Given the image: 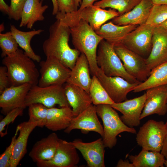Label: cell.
<instances>
[{
  "label": "cell",
  "instance_id": "cell-14",
  "mask_svg": "<svg viewBox=\"0 0 167 167\" xmlns=\"http://www.w3.org/2000/svg\"><path fill=\"white\" fill-rule=\"evenodd\" d=\"M96 105L91 104L88 108L72 119L69 126L64 130L69 134L74 129H79L84 134L94 131L100 134L102 138L104 135L103 127L99 121Z\"/></svg>",
  "mask_w": 167,
  "mask_h": 167
},
{
  "label": "cell",
  "instance_id": "cell-17",
  "mask_svg": "<svg viewBox=\"0 0 167 167\" xmlns=\"http://www.w3.org/2000/svg\"><path fill=\"white\" fill-rule=\"evenodd\" d=\"M70 142L80 151L88 167H105V147L102 138L89 143L83 142L79 139H75Z\"/></svg>",
  "mask_w": 167,
  "mask_h": 167
},
{
  "label": "cell",
  "instance_id": "cell-21",
  "mask_svg": "<svg viewBox=\"0 0 167 167\" xmlns=\"http://www.w3.org/2000/svg\"><path fill=\"white\" fill-rule=\"evenodd\" d=\"M64 87L67 100L72 108L74 117L92 104L89 93L83 88L67 83Z\"/></svg>",
  "mask_w": 167,
  "mask_h": 167
},
{
  "label": "cell",
  "instance_id": "cell-13",
  "mask_svg": "<svg viewBox=\"0 0 167 167\" xmlns=\"http://www.w3.org/2000/svg\"><path fill=\"white\" fill-rule=\"evenodd\" d=\"M97 77L110 97L115 103L127 100L128 93L133 91L140 84L131 83L119 76H107L100 68Z\"/></svg>",
  "mask_w": 167,
  "mask_h": 167
},
{
  "label": "cell",
  "instance_id": "cell-40",
  "mask_svg": "<svg viewBox=\"0 0 167 167\" xmlns=\"http://www.w3.org/2000/svg\"><path fill=\"white\" fill-rule=\"evenodd\" d=\"M7 69L5 66L0 67V94L10 87Z\"/></svg>",
  "mask_w": 167,
  "mask_h": 167
},
{
  "label": "cell",
  "instance_id": "cell-37",
  "mask_svg": "<svg viewBox=\"0 0 167 167\" xmlns=\"http://www.w3.org/2000/svg\"><path fill=\"white\" fill-rule=\"evenodd\" d=\"M19 131V128L17 126L15 134L12 138L10 144L6 148L5 151L0 156V167H11V159L12 155L13 148L16 139V137Z\"/></svg>",
  "mask_w": 167,
  "mask_h": 167
},
{
  "label": "cell",
  "instance_id": "cell-46",
  "mask_svg": "<svg viewBox=\"0 0 167 167\" xmlns=\"http://www.w3.org/2000/svg\"><path fill=\"white\" fill-rule=\"evenodd\" d=\"M154 5H167V0H151Z\"/></svg>",
  "mask_w": 167,
  "mask_h": 167
},
{
  "label": "cell",
  "instance_id": "cell-5",
  "mask_svg": "<svg viewBox=\"0 0 167 167\" xmlns=\"http://www.w3.org/2000/svg\"><path fill=\"white\" fill-rule=\"evenodd\" d=\"M97 51L96 60L99 68L109 77L119 76L131 83H142L129 74L115 52L114 45L102 40Z\"/></svg>",
  "mask_w": 167,
  "mask_h": 167
},
{
  "label": "cell",
  "instance_id": "cell-36",
  "mask_svg": "<svg viewBox=\"0 0 167 167\" xmlns=\"http://www.w3.org/2000/svg\"><path fill=\"white\" fill-rule=\"evenodd\" d=\"M24 108H17L14 109L8 112L6 116L0 122V134L2 137L6 135L4 132L5 127L8 126L11 123L13 122L15 118L19 116H21Z\"/></svg>",
  "mask_w": 167,
  "mask_h": 167
},
{
  "label": "cell",
  "instance_id": "cell-34",
  "mask_svg": "<svg viewBox=\"0 0 167 167\" xmlns=\"http://www.w3.org/2000/svg\"><path fill=\"white\" fill-rule=\"evenodd\" d=\"M19 45L10 31L0 34V47L1 56L4 58L16 52Z\"/></svg>",
  "mask_w": 167,
  "mask_h": 167
},
{
  "label": "cell",
  "instance_id": "cell-6",
  "mask_svg": "<svg viewBox=\"0 0 167 167\" xmlns=\"http://www.w3.org/2000/svg\"><path fill=\"white\" fill-rule=\"evenodd\" d=\"M37 103L41 104L48 108L57 105L60 107H70L64 87L61 85L45 87L38 85L32 86L26 97L25 107L26 108L31 104Z\"/></svg>",
  "mask_w": 167,
  "mask_h": 167
},
{
  "label": "cell",
  "instance_id": "cell-16",
  "mask_svg": "<svg viewBox=\"0 0 167 167\" xmlns=\"http://www.w3.org/2000/svg\"><path fill=\"white\" fill-rule=\"evenodd\" d=\"M146 97L145 93L137 97L120 103H114L111 105L122 114L120 118L124 124L131 127H137L140 124V116Z\"/></svg>",
  "mask_w": 167,
  "mask_h": 167
},
{
  "label": "cell",
  "instance_id": "cell-26",
  "mask_svg": "<svg viewBox=\"0 0 167 167\" xmlns=\"http://www.w3.org/2000/svg\"><path fill=\"white\" fill-rule=\"evenodd\" d=\"M42 0H27L22 13L20 27L31 29L35 22L44 20L43 14L49 6L42 5Z\"/></svg>",
  "mask_w": 167,
  "mask_h": 167
},
{
  "label": "cell",
  "instance_id": "cell-49",
  "mask_svg": "<svg viewBox=\"0 0 167 167\" xmlns=\"http://www.w3.org/2000/svg\"><path fill=\"white\" fill-rule=\"evenodd\" d=\"M4 25L3 24H2L0 25V32H2L4 30Z\"/></svg>",
  "mask_w": 167,
  "mask_h": 167
},
{
  "label": "cell",
  "instance_id": "cell-24",
  "mask_svg": "<svg viewBox=\"0 0 167 167\" xmlns=\"http://www.w3.org/2000/svg\"><path fill=\"white\" fill-rule=\"evenodd\" d=\"M37 122H24L18 126L19 132L16 138L11 159V167H16L26 153L27 146L28 137L36 127L38 126Z\"/></svg>",
  "mask_w": 167,
  "mask_h": 167
},
{
  "label": "cell",
  "instance_id": "cell-7",
  "mask_svg": "<svg viewBox=\"0 0 167 167\" xmlns=\"http://www.w3.org/2000/svg\"><path fill=\"white\" fill-rule=\"evenodd\" d=\"M167 137L164 122L150 119L140 128L136 139L142 150L160 152Z\"/></svg>",
  "mask_w": 167,
  "mask_h": 167
},
{
  "label": "cell",
  "instance_id": "cell-1",
  "mask_svg": "<svg viewBox=\"0 0 167 167\" xmlns=\"http://www.w3.org/2000/svg\"><path fill=\"white\" fill-rule=\"evenodd\" d=\"M49 37L44 42L42 48L47 58L57 60L71 70L74 66L80 52L69 44V27L56 20L50 26Z\"/></svg>",
  "mask_w": 167,
  "mask_h": 167
},
{
  "label": "cell",
  "instance_id": "cell-39",
  "mask_svg": "<svg viewBox=\"0 0 167 167\" xmlns=\"http://www.w3.org/2000/svg\"><path fill=\"white\" fill-rule=\"evenodd\" d=\"M58 12L61 14L71 13L77 11L74 0H57Z\"/></svg>",
  "mask_w": 167,
  "mask_h": 167
},
{
  "label": "cell",
  "instance_id": "cell-41",
  "mask_svg": "<svg viewBox=\"0 0 167 167\" xmlns=\"http://www.w3.org/2000/svg\"><path fill=\"white\" fill-rule=\"evenodd\" d=\"M116 167H134L133 164L130 163L127 160L123 161L120 159L118 161Z\"/></svg>",
  "mask_w": 167,
  "mask_h": 167
},
{
  "label": "cell",
  "instance_id": "cell-50",
  "mask_svg": "<svg viewBox=\"0 0 167 167\" xmlns=\"http://www.w3.org/2000/svg\"><path fill=\"white\" fill-rule=\"evenodd\" d=\"M164 165L166 167H167V160H165L164 162Z\"/></svg>",
  "mask_w": 167,
  "mask_h": 167
},
{
  "label": "cell",
  "instance_id": "cell-28",
  "mask_svg": "<svg viewBox=\"0 0 167 167\" xmlns=\"http://www.w3.org/2000/svg\"><path fill=\"white\" fill-rule=\"evenodd\" d=\"M10 31L19 46L24 50V54L34 61L40 62L41 58L34 52L31 46L30 42L34 36L40 34L44 30L39 29L24 32L18 29L14 25L11 24Z\"/></svg>",
  "mask_w": 167,
  "mask_h": 167
},
{
  "label": "cell",
  "instance_id": "cell-8",
  "mask_svg": "<svg viewBox=\"0 0 167 167\" xmlns=\"http://www.w3.org/2000/svg\"><path fill=\"white\" fill-rule=\"evenodd\" d=\"M119 15L118 12L114 9L110 8L106 10L92 5L71 13L62 14L58 12L56 15V19L83 20L96 31L106 21Z\"/></svg>",
  "mask_w": 167,
  "mask_h": 167
},
{
  "label": "cell",
  "instance_id": "cell-42",
  "mask_svg": "<svg viewBox=\"0 0 167 167\" xmlns=\"http://www.w3.org/2000/svg\"><path fill=\"white\" fill-rule=\"evenodd\" d=\"M97 0H81V5L79 10H82L90 5H93L94 2Z\"/></svg>",
  "mask_w": 167,
  "mask_h": 167
},
{
  "label": "cell",
  "instance_id": "cell-32",
  "mask_svg": "<svg viewBox=\"0 0 167 167\" xmlns=\"http://www.w3.org/2000/svg\"><path fill=\"white\" fill-rule=\"evenodd\" d=\"M141 0H101L93 5L104 9L109 7L116 11L120 15L126 13L133 9Z\"/></svg>",
  "mask_w": 167,
  "mask_h": 167
},
{
  "label": "cell",
  "instance_id": "cell-19",
  "mask_svg": "<svg viewBox=\"0 0 167 167\" xmlns=\"http://www.w3.org/2000/svg\"><path fill=\"white\" fill-rule=\"evenodd\" d=\"M32 86L25 84L18 86H11L5 90L0 96L1 113L6 115L15 108L25 109V99Z\"/></svg>",
  "mask_w": 167,
  "mask_h": 167
},
{
  "label": "cell",
  "instance_id": "cell-31",
  "mask_svg": "<svg viewBox=\"0 0 167 167\" xmlns=\"http://www.w3.org/2000/svg\"><path fill=\"white\" fill-rule=\"evenodd\" d=\"M92 104L111 105L114 103L101 83L98 77L93 75L89 90Z\"/></svg>",
  "mask_w": 167,
  "mask_h": 167
},
{
  "label": "cell",
  "instance_id": "cell-12",
  "mask_svg": "<svg viewBox=\"0 0 167 167\" xmlns=\"http://www.w3.org/2000/svg\"><path fill=\"white\" fill-rule=\"evenodd\" d=\"M75 147L65 140L59 139L58 147L51 159L36 162L38 167H74L79 164L80 158Z\"/></svg>",
  "mask_w": 167,
  "mask_h": 167
},
{
  "label": "cell",
  "instance_id": "cell-10",
  "mask_svg": "<svg viewBox=\"0 0 167 167\" xmlns=\"http://www.w3.org/2000/svg\"><path fill=\"white\" fill-rule=\"evenodd\" d=\"M154 28L146 24L138 25L126 36L121 43L146 59L151 51Z\"/></svg>",
  "mask_w": 167,
  "mask_h": 167
},
{
  "label": "cell",
  "instance_id": "cell-20",
  "mask_svg": "<svg viewBox=\"0 0 167 167\" xmlns=\"http://www.w3.org/2000/svg\"><path fill=\"white\" fill-rule=\"evenodd\" d=\"M153 5L151 0H141L131 11L113 18L111 21L120 26L146 24Z\"/></svg>",
  "mask_w": 167,
  "mask_h": 167
},
{
  "label": "cell",
  "instance_id": "cell-3",
  "mask_svg": "<svg viewBox=\"0 0 167 167\" xmlns=\"http://www.w3.org/2000/svg\"><path fill=\"white\" fill-rule=\"evenodd\" d=\"M33 61L19 49L3 58L2 62L7 68L10 86L38 85L40 74Z\"/></svg>",
  "mask_w": 167,
  "mask_h": 167
},
{
  "label": "cell",
  "instance_id": "cell-51",
  "mask_svg": "<svg viewBox=\"0 0 167 167\" xmlns=\"http://www.w3.org/2000/svg\"><path fill=\"white\" fill-rule=\"evenodd\" d=\"M165 126H166V128L167 129V120L166 121V123H165Z\"/></svg>",
  "mask_w": 167,
  "mask_h": 167
},
{
  "label": "cell",
  "instance_id": "cell-22",
  "mask_svg": "<svg viewBox=\"0 0 167 167\" xmlns=\"http://www.w3.org/2000/svg\"><path fill=\"white\" fill-rule=\"evenodd\" d=\"M59 139L57 134L53 132L37 141L30 152L29 156L36 163L52 159L56 152Z\"/></svg>",
  "mask_w": 167,
  "mask_h": 167
},
{
  "label": "cell",
  "instance_id": "cell-43",
  "mask_svg": "<svg viewBox=\"0 0 167 167\" xmlns=\"http://www.w3.org/2000/svg\"><path fill=\"white\" fill-rule=\"evenodd\" d=\"M9 9V6L5 3L4 0H0V10L1 11L8 14Z\"/></svg>",
  "mask_w": 167,
  "mask_h": 167
},
{
  "label": "cell",
  "instance_id": "cell-35",
  "mask_svg": "<svg viewBox=\"0 0 167 167\" xmlns=\"http://www.w3.org/2000/svg\"><path fill=\"white\" fill-rule=\"evenodd\" d=\"M167 19V5L154 4L146 24L156 27Z\"/></svg>",
  "mask_w": 167,
  "mask_h": 167
},
{
  "label": "cell",
  "instance_id": "cell-45",
  "mask_svg": "<svg viewBox=\"0 0 167 167\" xmlns=\"http://www.w3.org/2000/svg\"><path fill=\"white\" fill-rule=\"evenodd\" d=\"M53 5L52 14L56 15L58 12L57 0H51Z\"/></svg>",
  "mask_w": 167,
  "mask_h": 167
},
{
  "label": "cell",
  "instance_id": "cell-15",
  "mask_svg": "<svg viewBox=\"0 0 167 167\" xmlns=\"http://www.w3.org/2000/svg\"><path fill=\"white\" fill-rule=\"evenodd\" d=\"M146 99L140 119L149 115L163 116L167 112V85L150 88L146 90Z\"/></svg>",
  "mask_w": 167,
  "mask_h": 167
},
{
  "label": "cell",
  "instance_id": "cell-27",
  "mask_svg": "<svg viewBox=\"0 0 167 167\" xmlns=\"http://www.w3.org/2000/svg\"><path fill=\"white\" fill-rule=\"evenodd\" d=\"M138 25H118L111 21L104 24L96 32L103 39L114 45L121 43L126 36Z\"/></svg>",
  "mask_w": 167,
  "mask_h": 167
},
{
  "label": "cell",
  "instance_id": "cell-4",
  "mask_svg": "<svg viewBox=\"0 0 167 167\" xmlns=\"http://www.w3.org/2000/svg\"><path fill=\"white\" fill-rule=\"evenodd\" d=\"M97 114L101 119L103 125L104 135L102 138L105 148H112L117 142V136L124 132L136 134V130L124 123L118 113L110 105H96Z\"/></svg>",
  "mask_w": 167,
  "mask_h": 167
},
{
  "label": "cell",
  "instance_id": "cell-25",
  "mask_svg": "<svg viewBox=\"0 0 167 167\" xmlns=\"http://www.w3.org/2000/svg\"><path fill=\"white\" fill-rule=\"evenodd\" d=\"M73 118L70 107L49 108L45 126L53 131L64 130L69 126Z\"/></svg>",
  "mask_w": 167,
  "mask_h": 167
},
{
  "label": "cell",
  "instance_id": "cell-30",
  "mask_svg": "<svg viewBox=\"0 0 167 167\" xmlns=\"http://www.w3.org/2000/svg\"><path fill=\"white\" fill-rule=\"evenodd\" d=\"M165 84L167 85V62L152 70L147 79L136 86L133 92H139L151 88Z\"/></svg>",
  "mask_w": 167,
  "mask_h": 167
},
{
  "label": "cell",
  "instance_id": "cell-38",
  "mask_svg": "<svg viewBox=\"0 0 167 167\" xmlns=\"http://www.w3.org/2000/svg\"><path fill=\"white\" fill-rule=\"evenodd\" d=\"M27 0H11L8 15L9 18L15 20L21 19L22 11Z\"/></svg>",
  "mask_w": 167,
  "mask_h": 167
},
{
  "label": "cell",
  "instance_id": "cell-47",
  "mask_svg": "<svg viewBox=\"0 0 167 167\" xmlns=\"http://www.w3.org/2000/svg\"><path fill=\"white\" fill-rule=\"evenodd\" d=\"M160 26L167 30V19Z\"/></svg>",
  "mask_w": 167,
  "mask_h": 167
},
{
  "label": "cell",
  "instance_id": "cell-48",
  "mask_svg": "<svg viewBox=\"0 0 167 167\" xmlns=\"http://www.w3.org/2000/svg\"><path fill=\"white\" fill-rule=\"evenodd\" d=\"M75 3V6L76 9H78V7L79 6V4L81 3L82 1L81 0H74Z\"/></svg>",
  "mask_w": 167,
  "mask_h": 167
},
{
  "label": "cell",
  "instance_id": "cell-44",
  "mask_svg": "<svg viewBox=\"0 0 167 167\" xmlns=\"http://www.w3.org/2000/svg\"><path fill=\"white\" fill-rule=\"evenodd\" d=\"M161 151V153L164 156L165 159L167 160V137Z\"/></svg>",
  "mask_w": 167,
  "mask_h": 167
},
{
  "label": "cell",
  "instance_id": "cell-9",
  "mask_svg": "<svg viewBox=\"0 0 167 167\" xmlns=\"http://www.w3.org/2000/svg\"><path fill=\"white\" fill-rule=\"evenodd\" d=\"M114 48L129 74L141 82L147 79L151 71L147 66L145 59L121 43L114 45Z\"/></svg>",
  "mask_w": 167,
  "mask_h": 167
},
{
  "label": "cell",
  "instance_id": "cell-2",
  "mask_svg": "<svg viewBox=\"0 0 167 167\" xmlns=\"http://www.w3.org/2000/svg\"><path fill=\"white\" fill-rule=\"evenodd\" d=\"M58 20L69 27L72 44L75 49L85 55L89 63L91 74L97 77L100 69L96 60L97 49L103 39L83 20Z\"/></svg>",
  "mask_w": 167,
  "mask_h": 167
},
{
  "label": "cell",
  "instance_id": "cell-18",
  "mask_svg": "<svg viewBox=\"0 0 167 167\" xmlns=\"http://www.w3.org/2000/svg\"><path fill=\"white\" fill-rule=\"evenodd\" d=\"M145 61L151 71L167 62V30L161 26L154 28L151 51Z\"/></svg>",
  "mask_w": 167,
  "mask_h": 167
},
{
  "label": "cell",
  "instance_id": "cell-33",
  "mask_svg": "<svg viewBox=\"0 0 167 167\" xmlns=\"http://www.w3.org/2000/svg\"><path fill=\"white\" fill-rule=\"evenodd\" d=\"M28 107V121L37 122L38 126L43 127L45 126L49 108L40 103H34L30 105Z\"/></svg>",
  "mask_w": 167,
  "mask_h": 167
},
{
  "label": "cell",
  "instance_id": "cell-11",
  "mask_svg": "<svg viewBox=\"0 0 167 167\" xmlns=\"http://www.w3.org/2000/svg\"><path fill=\"white\" fill-rule=\"evenodd\" d=\"M40 77L38 85L40 87L63 85L70 76L71 70L55 59L47 58L45 60L40 61Z\"/></svg>",
  "mask_w": 167,
  "mask_h": 167
},
{
  "label": "cell",
  "instance_id": "cell-29",
  "mask_svg": "<svg viewBox=\"0 0 167 167\" xmlns=\"http://www.w3.org/2000/svg\"><path fill=\"white\" fill-rule=\"evenodd\" d=\"M128 157L134 167H163L165 160L160 152L143 150L137 155Z\"/></svg>",
  "mask_w": 167,
  "mask_h": 167
},
{
  "label": "cell",
  "instance_id": "cell-23",
  "mask_svg": "<svg viewBox=\"0 0 167 167\" xmlns=\"http://www.w3.org/2000/svg\"><path fill=\"white\" fill-rule=\"evenodd\" d=\"M89 63L85 55L83 53L77 58L71 70L67 83L78 86L89 93L92 81Z\"/></svg>",
  "mask_w": 167,
  "mask_h": 167
}]
</instances>
